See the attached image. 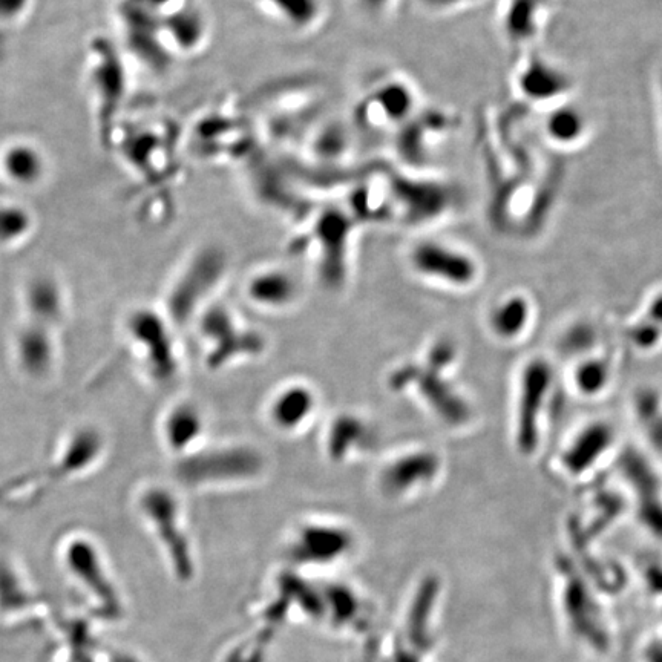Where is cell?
Masks as SVG:
<instances>
[{"mask_svg": "<svg viewBox=\"0 0 662 662\" xmlns=\"http://www.w3.org/2000/svg\"><path fill=\"white\" fill-rule=\"evenodd\" d=\"M617 442L615 428L607 422H590L564 446L558 457L561 471L569 479H584L601 468Z\"/></svg>", "mask_w": 662, "mask_h": 662, "instance_id": "16", "label": "cell"}, {"mask_svg": "<svg viewBox=\"0 0 662 662\" xmlns=\"http://www.w3.org/2000/svg\"><path fill=\"white\" fill-rule=\"evenodd\" d=\"M30 218L19 207H0V247L16 246L27 238Z\"/></svg>", "mask_w": 662, "mask_h": 662, "instance_id": "32", "label": "cell"}, {"mask_svg": "<svg viewBox=\"0 0 662 662\" xmlns=\"http://www.w3.org/2000/svg\"><path fill=\"white\" fill-rule=\"evenodd\" d=\"M440 457L431 451L405 454L391 462L381 476V486L390 497H400L430 485L440 472Z\"/></svg>", "mask_w": 662, "mask_h": 662, "instance_id": "22", "label": "cell"}, {"mask_svg": "<svg viewBox=\"0 0 662 662\" xmlns=\"http://www.w3.org/2000/svg\"><path fill=\"white\" fill-rule=\"evenodd\" d=\"M2 169L11 180L20 184L34 183L43 172V158L28 145H14L2 157Z\"/></svg>", "mask_w": 662, "mask_h": 662, "instance_id": "29", "label": "cell"}, {"mask_svg": "<svg viewBox=\"0 0 662 662\" xmlns=\"http://www.w3.org/2000/svg\"><path fill=\"white\" fill-rule=\"evenodd\" d=\"M621 472L629 482L636 515L653 534L662 537V482L655 469L635 451L624 453Z\"/></svg>", "mask_w": 662, "mask_h": 662, "instance_id": "19", "label": "cell"}, {"mask_svg": "<svg viewBox=\"0 0 662 662\" xmlns=\"http://www.w3.org/2000/svg\"><path fill=\"white\" fill-rule=\"evenodd\" d=\"M62 560L66 571L102 604L103 609L111 613L120 610L114 583L96 540L85 534L69 535L63 543Z\"/></svg>", "mask_w": 662, "mask_h": 662, "instance_id": "15", "label": "cell"}, {"mask_svg": "<svg viewBox=\"0 0 662 662\" xmlns=\"http://www.w3.org/2000/svg\"><path fill=\"white\" fill-rule=\"evenodd\" d=\"M247 293L258 304L282 307L296 298L298 284L287 270L272 267L252 276L247 286Z\"/></svg>", "mask_w": 662, "mask_h": 662, "instance_id": "25", "label": "cell"}, {"mask_svg": "<svg viewBox=\"0 0 662 662\" xmlns=\"http://www.w3.org/2000/svg\"><path fill=\"white\" fill-rule=\"evenodd\" d=\"M108 449V436L99 425L77 423L76 427L63 434L50 463L40 474L48 488L56 483L85 479L99 469Z\"/></svg>", "mask_w": 662, "mask_h": 662, "instance_id": "10", "label": "cell"}, {"mask_svg": "<svg viewBox=\"0 0 662 662\" xmlns=\"http://www.w3.org/2000/svg\"><path fill=\"white\" fill-rule=\"evenodd\" d=\"M468 2L469 0H420V4L423 7L434 11L453 10V8L462 7V5L468 4Z\"/></svg>", "mask_w": 662, "mask_h": 662, "instance_id": "34", "label": "cell"}, {"mask_svg": "<svg viewBox=\"0 0 662 662\" xmlns=\"http://www.w3.org/2000/svg\"><path fill=\"white\" fill-rule=\"evenodd\" d=\"M425 103L413 77L385 69L364 85L351 109L354 132L368 140L390 141Z\"/></svg>", "mask_w": 662, "mask_h": 662, "instance_id": "2", "label": "cell"}, {"mask_svg": "<svg viewBox=\"0 0 662 662\" xmlns=\"http://www.w3.org/2000/svg\"><path fill=\"white\" fill-rule=\"evenodd\" d=\"M263 468V459L247 446L206 449L189 454L177 462V477L189 486L233 482L255 477Z\"/></svg>", "mask_w": 662, "mask_h": 662, "instance_id": "13", "label": "cell"}, {"mask_svg": "<svg viewBox=\"0 0 662 662\" xmlns=\"http://www.w3.org/2000/svg\"><path fill=\"white\" fill-rule=\"evenodd\" d=\"M554 387V367L546 358L529 359L518 374L514 440L518 453L523 456H534L541 445Z\"/></svg>", "mask_w": 662, "mask_h": 662, "instance_id": "8", "label": "cell"}, {"mask_svg": "<svg viewBox=\"0 0 662 662\" xmlns=\"http://www.w3.org/2000/svg\"><path fill=\"white\" fill-rule=\"evenodd\" d=\"M261 19L290 36L319 33L330 17L328 0H247Z\"/></svg>", "mask_w": 662, "mask_h": 662, "instance_id": "17", "label": "cell"}, {"mask_svg": "<svg viewBox=\"0 0 662 662\" xmlns=\"http://www.w3.org/2000/svg\"><path fill=\"white\" fill-rule=\"evenodd\" d=\"M138 517L152 532L181 581L194 577L191 541L184 529L183 511L177 494L163 483L149 482L132 497Z\"/></svg>", "mask_w": 662, "mask_h": 662, "instance_id": "7", "label": "cell"}, {"mask_svg": "<svg viewBox=\"0 0 662 662\" xmlns=\"http://www.w3.org/2000/svg\"><path fill=\"white\" fill-rule=\"evenodd\" d=\"M226 269V255L218 247H206L192 256L164 299V313L172 324L184 325L194 318L204 299L220 284Z\"/></svg>", "mask_w": 662, "mask_h": 662, "instance_id": "9", "label": "cell"}, {"mask_svg": "<svg viewBox=\"0 0 662 662\" xmlns=\"http://www.w3.org/2000/svg\"><path fill=\"white\" fill-rule=\"evenodd\" d=\"M353 545L347 529L330 525H307L293 540L290 555L299 563L322 564L338 560Z\"/></svg>", "mask_w": 662, "mask_h": 662, "instance_id": "21", "label": "cell"}, {"mask_svg": "<svg viewBox=\"0 0 662 662\" xmlns=\"http://www.w3.org/2000/svg\"><path fill=\"white\" fill-rule=\"evenodd\" d=\"M160 427L164 446L180 460L191 454L203 434V416L194 404L180 402L166 411Z\"/></svg>", "mask_w": 662, "mask_h": 662, "instance_id": "23", "label": "cell"}, {"mask_svg": "<svg viewBox=\"0 0 662 662\" xmlns=\"http://www.w3.org/2000/svg\"><path fill=\"white\" fill-rule=\"evenodd\" d=\"M534 309L525 295H511L495 305L489 315L492 333L503 341L522 338L531 328Z\"/></svg>", "mask_w": 662, "mask_h": 662, "instance_id": "24", "label": "cell"}, {"mask_svg": "<svg viewBox=\"0 0 662 662\" xmlns=\"http://www.w3.org/2000/svg\"><path fill=\"white\" fill-rule=\"evenodd\" d=\"M301 221L305 229L293 238V252L313 250L318 255V273L325 286L341 287L347 276L351 238L361 223L344 203L307 207Z\"/></svg>", "mask_w": 662, "mask_h": 662, "instance_id": "3", "label": "cell"}, {"mask_svg": "<svg viewBox=\"0 0 662 662\" xmlns=\"http://www.w3.org/2000/svg\"><path fill=\"white\" fill-rule=\"evenodd\" d=\"M408 264L416 275L456 289L472 286L480 275L479 263L468 250L430 236L411 244Z\"/></svg>", "mask_w": 662, "mask_h": 662, "instance_id": "11", "label": "cell"}, {"mask_svg": "<svg viewBox=\"0 0 662 662\" xmlns=\"http://www.w3.org/2000/svg\"><path fill=\"white\" fill-rule=\"evenodd\" d=\"M22 319L62 330L69 318V298L62 282L53 275L28 279L20 293Z\"/></svg>", "mask_w": 662, "mask_h": 662, "instance_id": "20", "label": "cell"}, {"mask_svg": "<svg viewBox=\"0 0 662 662\" xmlns=\"http://www.w3.org/2000/svg\"><path fill=\"white\" fill-rule=\"evenodd\" d=\"M172 321L149 305H137L122 321V341L129 359L154 385L174 382L180 371Z\"/></svg>", "mask_w": 662, "mask_h": 662, "instance_id": "4", "label": "cell"}, {"mask_svg": "<svg viewBox=\"0 0 662 662\" xmlns=\"http://www.w3.org/2000/svg\"><path fill=\"white\" fill-rule=\"evenodd\" d=\"M457 350L448 339L436 342L422 364H405L393 371L390 387L400 391L417 388L431 410L451 427H462L471 420L472 408L453 382L445 376L446 368L456 361Z\"/></svg>", "mask_w": 662, "mask_h": 662, "instance_id": "5", "label": "cell"}, {"mask_svg": "<svg viewBox=\"0 0 662 662\" xmlns=\"http://www.w3.org/2000/svg\"><path fill=\"white\" fill-rule=\"evenodd\" d=\"M456 187L436 174L374 168L350 183L345 206L361 224L428 227L453 214Z\"/></svg>", "mask_w": 662, "mask_h": 662, "instance_id": "1", "label": "cell"}, {"mask_svg": "<svg viewBox=\"0 0 662 662\" xmlns=\"http://www.w3.org/2000/svg\"><path fill=\"white\" fill-rule=\"evenodd\" d=\"M354 10L370 20H385L393 16L400 0H350Z\"/></svg>", "mask_w": 662, "mask_h": 662, "instance_id": "33", "label": "cell"}, {"mask_svg": "<svg viewBox=\"0 0 662 662\" xmlns=\"http://www.w3.org/2000/svg\"><path fill=\"white\" fill-rule=\"evenodd\" d=\"M203 338L210 342L206 365L210 370L224 367L233 359L256 356L266 347L263 336L236 324L224 305H214L200 319Z\"/></svg>", "mask_w": 662, "mask_h": 662, "instance_id": "14", "label": "cell"}, {"mask_svg": "<svg viewBox=\"0 0 662 662\" xmlns=\"http://www.w3.org/2000/svg\"><path fill=\"white\" fill-rule=\"evenodd\" d=\"M456 112L436 103H423L391 138L396 166L422 174H436V164L459 131Z\"/></svg>", "mask_w": 662, "mask_h": 662, "instance_id": "6", "label": "cell"}, {"mask_svg": "<svg viewBox=\"0 0 662 662\" xmlns=\"http://www.w3.org/2000/svg\"><path fill=\"white\" fill-rule=\"evenodd\" d=\"M636 413L640 414L647 436L662 456V397L656 391H641L636 396Z\"/></svg>", "mask_w": 662, "mask_h": 662, "instance_id": "31", "label": "cell"}, {"mask_svg": "<svg viewBox=\"0 0 662 662\" xmlns=\"http://www.w3.org/2000/svg\"><path fill=\"white\" fill-rule=\"evenodd\" d=\"M373 436L364 420L350 414L339 416L328 431L327 451L333 460H342L353 451L370 445Z\"/></svg>", "mask_w": 662, "mask_h": 662, "instance_id": "26", "label": "cell"}, {"mask_svg": "<svg viewBox=\"0 0 662 662\" xmlns=\"http://www.w3.org/2000/svg\"><path fill=\"white\" fill-rule=\"evenodd\" d=\"M629 339L644 351L662 347V293L649 299L640 318L630 325Z\"/></svg>", "mask_w": 662, "mask_h": 662, "instance_id": "28", "label": "cell"}, {"mask_svg": "<svg viewBox=\"0 0 662 662\" xmlns=\"http://www.w3.org/2000/svg\"><path fill=\"white\" fill-rule=\"evenodd\" d=\"M161 37L172 59L194 56L209 45L212 36L209 16L195 0H184L160 22Z\"/></svg>", "mask_w": 662, "mask_h": 662, "instance_id": "18", "label": "cell"}, {"mask_svg": "<svg viewBox=\"0 0 662 662\" xmlns=\"http://www.w3.org/2000/svg\"><path fill=\"white\" fill-rule=\"evenodd\" d=\"M10 347L17 373L31 384H48L59 373L60 330L22 319L14 328Z\"/></svg>", "mask_w": 662, "mask_h": 662, "instance_id": "12", "label": "cell"}, {"mask_svg": "<svg viewBox=\"0 0 662 662\" xmlns=\"http://www.w3.org/2000/svg\"><path fill=\"white\" fill-rule=\"evenodd\" d=\"M315 408V396L305 387H292L282 391L272 407V417L282 430L299 427Z\"/></svg>", "mask_w": 662, "mask_h": 662, "instance_id": "27", "label": "cell"}, {"mask_svg": "<svg viewBox=\"0 0 662 662\" xmlns=\"http://www.w3.org/2000/svg\"><path fill=\"white\" fill-rule=\"evenodd\" d=\"M612 365L607 359L592 358L581 362L574 371V385L578 394L586 397L598 396L606 390L612 379Z\"/></svg>", "mask_w": 662, "mask_h": 662, "instance_id": "30", "label": "cell"}]
</instances>
